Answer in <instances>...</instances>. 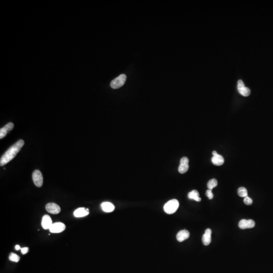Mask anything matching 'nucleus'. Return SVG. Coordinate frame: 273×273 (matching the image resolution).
Returning <instances> with one entry per match:
<instances>
[{
	"label": "nucleus",
	"mask_w": 273,
	"mask_h": 273,
	"mask_svg": "<svg viewBox=\"0 0 273 273\" xmlns=\"http://www.w3.org/2000/svg\"><path fill=\"white\" fill-rule=\"evenodd\" d=\"M24 145V141L21 139L18 140L14 144L11 146L1 157L0 166H3L6 165L14 158L17 154L20 151Z\"/></svg>",
	"instance_id": "f257e3e1"
},
{
	"label": "nucleus",
	"mask_w": 273,
	"mask_h": 273,
	"mask_svg": "<svg viewBox=\"0 0 273 273\" xmlns=\"http://www.w3.org/2000/svg\"><path fill=\"white\" fill-rule=\"evenodd\" d=\"M179 207V201L177 200H171L164 205V211L166 214L171 215L176 211Z\"/></svg>",
	"instance_id": "f03ea898"
},
{
	"label": "nucleus",
	"mask_w": 273,
	"mask_h": 273,
	"mask_svg": "<svg viewBox=\"0 0 273 273\" xmlns=\"http://www.w3.org/2000/svg\"><path fill=\"white\" fill-rule=\"evenodd\" d=\"M126 79V75L124 74H122L111 81L110 86L113 89H114L120 88L124 85Z\"/></svg>",
	"instance_id": "7ed1b4c3"
},
{
	"label": "nucleus",
	"mask_w": 273,
	"mask_h": 273,
	"mask_svg": "<svg viewBox=\"0 0 273 273\" xmlns=\"http://www.w3.org/2000/svg\"><path fill=\"white\" fill-rule=\"evenodd\" d=\"M32 177L35 185L38 187H41L43 184V177L41 171L38 169L35 170L32 173Z\"/></svg>",
	"instance_id": "20e7f679"
},
{
	"label": "nucleus",
	"mask_w": 273,
	"mask_h": 273,
	"mask_svg": "<svg viewBox=\"0 0 273 273\" xmlns=\"http://www.w3.org/2000/svg\"><path fill=\"white\" fill-rule=\"evenodd\" d=\"M237 88H238L239 93H240L241 95H242L244 97H247L251 93L250 90L248 87H245L244 83L242 80H238V84H237Z\"/></svg>",
	"instance_id": "39448f33"
},
{
	"label": "nucleus",
	"mask_w": 273,
	"mask_h": 273,
	"mask_svg": "<svg viewBox=\"0 0 273 273\" xmlns=\"http://www.w3.org/2000/svg\"><path fill=\"white\" fill-rule=\"evenodd\" d=\"M46 209L48 212L53 215H57L61 211L60 207L55 203H50L47 204Z\"/></svg>",
	"instance_id": "423d86ee"
},
{
	"label": "nucleus",
	"mask_w": 273,
	"mask_h": 273,
	"mask_svg": "<svg viewBox=\"0 0 273 273\" xmlns=\"http://www.w3.org/2000/svg\"><path fill=\"white\" fill-rule=\"evenodd\" d=\"M189 159L187 157H183L181 160L180 164L179 166L178 171L180 173H186L189 169Z\"/></svg>",
	"instance_id": "0eeeda50"
},
{
	"label": "nucleus",
	"mask_w": 273,
	"mask_h": 273,
	"mask_svg": "<svg viewBox=\"0 0 273 273\" xmlns=\"http://www.w3.org/2000/svg\"><path fill=\"white\" fill-rule=\"evenodd\" d=\"M66 228V226L64 224L61 222H57L55 223H53L50 228L49 230L52 233H61L62 232L64 231Z\"/></svg>",
	"instance_id": "6e6552de"
},
{
	"label": "nucleus",
	"mask_w": 273,
	"mask_h": 273,
	"mask_svg": "<svg viewBox=\"0 0 273 273\" xmlns=\"http://www.w3.org/2000/svg\"><path fill=\"white\" fill-rule=\"evenodd\" d=\"M255 226V222L252 220L243 219L239 223V227L241 229H250Z\"/></svg>",
	"instance_id": "1a4fd4ad"
},
{
	"label": "nucleus",
	"mask_w": 273,
	"mask_h": 273,
	"mask_svg": "<svg viewBox=\"0 0 273 273\" xmlns=\"http://www.w3.org/2000/svg\"><path fill=\"white\" fill-rule=\"evenodd\" d=\"M14 124L12 122H9L3 128L0 129V139H2L7 135L8 131L12 130L14 128Z\"/></svg>",
	"instance_id": "9d476101"
},
{
	"label": "nucleus",
	"mask_w": 273,
	"mask_h": 273,
	"mask_svg": "<svg viewBox=\"0 0 273 273\" xmlns=\"http://www.w3.org/2000/svg\"><path fill=\"white\" fill-rule=\"evenodd\" d=\"M51 218L49 215H45L42 218V226L45 230L50 229L53 225Z\"/></svg>",
	"instance_id": "9b49d317"
},
{
	"label": "nucleus",
	"mask_w": 273,
	"mask_h": 273,
	"mask_svg": "<svg viewBox=\"0 0 273 273\" xmlns=\"http://www.w3.org/2000/svg\"><path fill=\"white\" fill-rule=\"evenodd\" d=\"M190 236V233L188 231L186 230H181L177 233V239L179 242H183L184 240H186Z\"/></svg>",
	"instance_id": "f8f14e48"
},
{
	"label": "nucleus",
	"mask_w": 273,
	"mask_h": 273,
	"mask_svg": "<svg viewBox=\"0 0 273 273\" xmlns=\"http://www.w3.org/2000/svg\"><path fill=\"white\" fill-rule=\"evenodd\" d=\"M212 233V231L211 229H207L205 231L204 234L203 235V242L204 245L207 246L211 243V235Z\"/></svg>",
	"instance_id": "ddd939ff"
},
{
	"label": "nucleus",
	"mask_w": 273,
	"mask_h": 273,
	"mask_svg": "<svg viewBox=\"0 0 273 273\" xmlns=\"http://www.w3.org/2000/svg\"><path fill=\"white\" fill-rule=\"evenodd\" d=\"M89 209L84 207H80L76 209L74 212V215L76 218H82L89 215Z\"/></svg>",
	"instance_id": "4468645a"
},
{
	"label": "nucleus",
	"mask_w": 273,
	"mask_h": 273,
	"mask_svg": "<svg viewBox=\"0 0 273 273\" xmlns=\"http://www.w3.org/2000/svg\"><path fill=\"white\" fill-rule=\"evenodd\" d=\"M211 161L214 165L220 166L223 165L224 163V158L222 156L218 154L212 157Z\"/></svg>",
	"instance_id": "2eb2a0df"
},
{
	"label": "nucleus",
	"mask_w": 273,
	"mask_h": 273,
	"mask_svg": "<svg viewBox=\"0 0 273 273\" xmlns=\"http://www.w3.org/2000/svg\"><path fill=\"white\" fill-rule=\"evenodd\" d=\"M101 208L103 211L106 212H111L114 211V206L113 204L109 202H104L101 204Z\"/></svg>",
	"instance_id": "dca6fc26"
},
{
	"label": "nucleus",
	"mask_w": 273,
	"mask_h": 273,
	"mask_svg": "<svg viewBox=\"0 0 273 273\" xmlns=\"http://www.w3.org/2000/svg\"><path fill=\"white\" fill-rule=\"evenodd\" d=\"M188 196L190 199L194 200L197 202H200L201 200V198L199 197V193L197 190H194L188 193Z\"/></svg>",
	"instance_id": "f3484780"
},
{
	"label": "nucleus",
	"mask_w": 273,
	"mask_h": 273,
	"mask_svg": "<svg viewBox=\"0 0 273 273\" xmlns=\"http://www.w3.org/2000/svg\"><path fill=\"white\" fill-rule=\"evenodd\" d=\"M218 185V181L215 179H212L209 180L207 183V186L209 190H212V189L216 187Z\"/></svg>",
	"instance_id": "a211bd4d"
},
{
	"label": "nucleus",
	"mask_w": 273,
	"mask_h": 273,
	"mask_svg": "<svg viewBox=\"0 0 273 273\" xmlns=\"http://www.w3.org/2000/svg\"><path fill=\"white\" fill-rule=\"evenodd\" d=\"M237 193H238V195L241 197H246L247 196V194H248L246 189L245 188L243 187H241L238 189Z\"/></svg>",
	"instance_id": "6ab92c4d"
},
{
	"label": "nucleus",
	"mask_w": 273,
	"mask_h": 273,
	"mask_svg": "<svg viewBox=\"0 0 273 273\" xmlns=\"http://www.w3.org/2000/svg\"><path fill=\"white\" fill-rule=\"evenodd\" d=\"M9 259L12 262H17L19 261L20 257L18 255H17L16 254L11 253L9 256Z\"/></svg>",
	"instance_id": "aec40b11"
},
{
	"label": "nucleus",
	"mask_w": 273,
	"mask_h": 273,
	"mask_svg": "<svg viewBox=\"0 0 273 273\" xmlns=\"http://www.w3.org/2000/svg\"><path fill=\"white\" fill-rule=\"evenodd\" d=\"M252 202H253V201H252V199L248 197V196L244 198V203L246 205H251L252 204Z\"/></svg>",
	"instance_id": "412c9836"
},
{
	"label": "nucleus",
	"mask_w": 273,
	"mask_h": 273,
	"mask_svg": "<svg viewBox=\"0 0 273 273\" xmlns=\"http://www.w3.org/2000/svg\"><path fill=\"white\" fill-rule=\"evenodd\" d=\"M205 195L208 197L209 199H212V198H214V195L212 194V190H211L208 189V190H207L206 193H205Z\"/></svg>",
	"instance_id": "4be33fe9"
},
{
	"label": "nucleus",
	"mask_w": 273,
	"mask_h": 273,
	"mask_svg": "<svg viewBox=\"0 0 273 273\" xmlns=\"http://www.w3.org/2000/svg\"><path fill=\"white\" fill-rule=\"evenodd\" d=\"M28 251H29V248H28V247H23V248H21V253H22V254H27L28 252Z\"/></svg>",
	"instance_id": "5701e85b"
},
{
	"label": "nucleus",
	"mask_w": 273,
	"mask_h": 273,
	"mask_svg": "<svg viewBox=\"0 0 273 273\" xmlns=\"http://www.w3.org/2000/svg\"><path fill=\"white\" fill-rule=\"evenodd\" d=\"M15 249L16 250H20L21 248H20V246L19 245H16L15 246Z\"/></svg>",
	"instance_id": "b1692460"
},
{
	"label": "nucleus",
	"mask_w": 273,
	"mask_h": 273,
	"mask_svg": "<svg viewBox=\"0 0 273 273\" xmlns=\"http://www.w3.org/2000/svg\"><path fill=\"white\" fill-rule=\"evenodd\" d=\"M217 154H218V153L216 152V151H214L212 152V155H213V156H216V155H217Z\"/></svg>",
	"instance_id": "393cba45"
}]
</instances>
